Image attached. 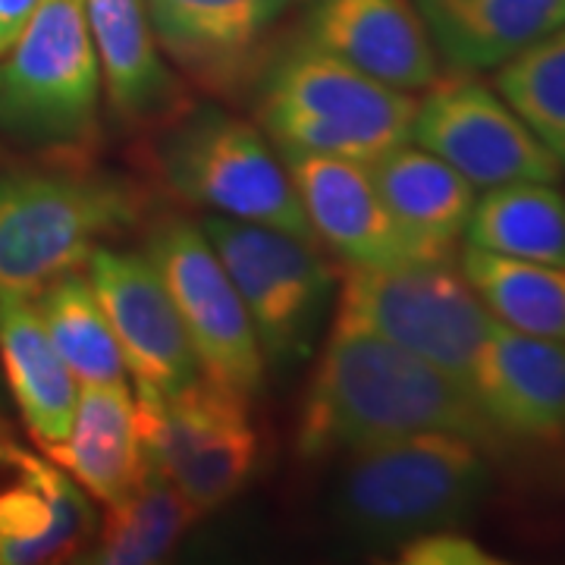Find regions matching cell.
Here are the masks:
<instances>
[{
    "label": "cell",
    "mask_w": 565,
    "mask_h": 565,
    "mask_svg": "<svg viewBox=\"0 0 565 565\" xmlns=\"http://www.w3.org/2000/svg\"><path fill=\"white\" fill-rule=\"evenodd\" d=\"M161 167L167 182L189 202L315 243L289 170H282L255 126L217 107H202L167 136Z\"/></svg>",
    "instance_id": "cell-8"
},
{
    "label": "cell",
    "mask_w": 565,
    "mask_h": 565,
    "mask_svg": "<svg viewBox=\"0 0 565 565\" xmlns=\"http://www.w3.org/2000/svg\"><path fill=\"white\" fill-rule=\"evenodd\" d=\"M427 88L430 92L412 122V139L459 170L471 185L490 189L503 182H556L563 177L559 158L484 82L456 76Z\"/></svg>",
    "instance_id": "cell-11"
},
{
    "label": "cell",
    "mask_w": 565,
    "mask_h": 565,
    "mask_svg": "<svg viewBox=\"0 0 565 565\" xmlns=\"http://www.w3.org/2000/svg\"><path fill=\"white\" fill-rule=\"evenodd\" d=\"M104 505H107V515L98 531V546L92 550L88 563H158L173 550L189 525L202 519L199 509L151 468L120 500Z\"/></svg>",
    "instance_id": "cell-25"
},
{
    "label": "cell",
    "mask_w": 565,
    "mask_h": 565,
    "mask_svg": "<svg viewBox=\"0 0 565 565\" xmlns=\"http://www.w3.org/2000/svg\"><path fill=\"white\" fill-rule=\"evenodd\" d=\"M199 226L243 299L264 359L277 367L305 359L333 286L315 243L226 214H211Z\"/></svg>",
    "instance_id": "cell-9"
},
{
    "label": "cell",
    "mask_w": 565,
    "mask_h": 565,
    "mask_svg": "<svg viewBox=\"0 0 565 565\" xmlns=\"http://www.w3.org/2000/svg\"><path fill=\"white\" fill-rule=\"evenodd\" d=\"M462 236L493 255L565 267V195L553 182L490 185L471 207Z\"/></svg>",
    "instance_id": "cell-23"
},
{
    "label": "cell",
    "mask_w": 565,
    "mask_h": 565,
    "mask_svg": "<svg viewBox=\"0 0 565 565\" xmlns=\"http://www.w3.org/2000/svg\"><path fill=\"white\" fill-rule=\"evenodd\" d=\"M132 405L148 468L177 487L199 515L243 490L258 456L248 396L195 377L173 393L136 386Z\"/></svg>",
    "instance_id": "cell-6"
},
{
    "label": "cell",
    "mask_w": 565,
    "mask_h": 565,
    "mask_svg": "<svg viewBox=\"0 0 565 565\" xmlns=\"http://www.w3.org/2000/svg\"><path fill=\"white\" fill-rule=\"evenodd\" d=\"M148 262L177 305L202 377L233 393L262 390L264 355L252 318L199 223L170 217L148 236Z\"/></svg>",
    "instance_id": "cell-10"
},
{
    "label": "cell",
    "mask_w": 565,
    "mask_h": 565,
    "mask_svg": "<svg viewBox=\"0 0 565 565\" xmlns=\"http://www.w3.org/2000/svg\"><path fill=\"white\" fill-rule=\"evenodd\" d=\"M0 362L35 444L41 449L63 444L76 415L79 381L25 296H0Z\"/></svg>",
    "instance_id": "cell-21"
},
{
    "label": "cell",
    "mask_w": 565,
    "mask_h": 565,
    "mask_svg": "<svg viewBox=\"0 0 565 565\" xmlns=\"http://www.w3.org/2000/svg\"><path fill=\"white\" fill-rule=\"evenodd\" d=\"M367 170L415 258L422 264L449 262L478 202L475 185L437 154L408 145L386 151Z\"/></svg>",
    "instance_id": "cell-18"
},
{
    "label": "cell",
    "mask_w": 565,
    "mask_h": 565,
    "mask_svg": "<svg viewBox=\"0 0 565 565\" xmlns=\"http://www.w3.org/2000/svg\"><path fill=\"white\" fill-rule=\"evenodd\" d=\"M471 393L500 434L565 437V343L527 337L493 318L478 352Z\"/></svg>",
    "instance_id": "cell-16"
},
{
    "label": "cell",
    "mask_w": 565,
    "mask_h": 565,
    "mask_svg": "<svg viewBox=\"0 0 565 565\" xmlns=\"http://www.w3.org/2000/svg\"><path fill=\"white\" fill-rule=\"evenodd\" d=\"M88 280L136 386L173 393L202 374L177 305L148 255H126L98 245L88 258Z\"/></svg>",
    "instance_id": "cell-12"
},
{
    "label": "cell",
    "mask_w": 565,
    "mask_h": 565,
    "mask_svg": "<svg viewBox=\"0 0 565 565\" xmlns=\"http://www.w3.org/2000/svg\"><path fill=\"white\" fill-rule=\"evenodd\" d=\"M418 102L305 41L267 73L262 122L282 154L374 163L408 145Z\"/></svg>",
    "instance_id": "cell-2"
},
{
    "label": "cell",
    "mask_w": 565,
    "mask_h": 565,
    "mask_svg": "<svg viewBox=\"0 0 565 565\" xmlns=\"http://www.w3.org/2000/svg\"><path fill=\"white\" fill-rule=\"evenodd\" d=\"M54 465L95 497L114 503L148 471L136 430V405L122 384H82L70 437L41 449Z\"/></svg>",
    "instance_id": "cell-20"
},
{
    "label": "cell",
    "mask_w": 565,
    "mask_h": 565,
    "mask_svg": "<svg viewBox=\"0 0 565 565\" xmlns=\"http://www.w3.org/2000/svg\"><path fill=\"white\" fill-rule=\"evenodd\" d=\"M490 487L484 446L444 430L352 449L340 519L367 541H403L465 522Z\"/></svg>",
    "instance_id": "cell-3"
},
{
    "label": "cell",
    "mask_w": 565,
    "mask_h": 565,
    "mask_svg": "<svg viewBox=\"0 0 565 565\" xmlns=\"http://www.w3.org/2000/svg\"><path fill=\"white\" fill-rule=\"evenodd\" d=\"M305 35L403 92L440 79L437 51L412 0H305Z\"/></svg>",
    "instance_id": "cell-14"
},
{
    "label": "cell",
    "mask_w": 565,
    "mask_h": 565,
    "mask_svg": "<svg viewBox=\"0 0 565 565\" xmlns=\"http://www.w3.org/2000/svg\"><path fill=\"white\" fill-rule=\"evenodd\" d=\"M39 0H0V57L20 41L22 29L29 25Z\"/></svg>",
    "instance_id": "cell-29"
},
{
    "label": "cell",
    "mask_w": 565,
    "mask_h": 565,
    "mask_svg": "<svg viewBox=\"0 0 565 565\" xmlns=\"http://www.w3.org/2000/svg\"><path fill=\"white\" fill-rule=\"evenodd\" d=\"M497 92L565 167V25L500 63Z\"/></svg>",
    "instance_id": "cell-27"
},
{
    "label": "cell",
    "mask_w": 565,
    "mask_h": 565,
    "mask_svg": "<svg viewBox=\"0 0 565 565\" xmlns=\"http://www.w3.org/2000/svg\"><path fill=\"white\" fill-rule=\"evenodd\" d=\"M493 315L459 270L444 264H349L333 330H362L437 364L471 390Z\"/></svg>",
    "instance_id": "cell-5"
},
{
    "label": "cell",
    "mask_w": 565,
    "mask_h": 565,
    "mask_svg": "<svg viewBox=\"0 0 565 565\" xmlns=\"http://www.w3.org/2000/svg\"><path fill=\"white\" fill-rule=\"evenodd\" d=\"M126 182L82 170L0 173V296H39L79 270L98 239L139 217Z\"/></svg>",
    "instance_id": "cell-4"
},
{
    "label": "cell",
    "mask_w": 565,
    "mask_h": 565,
    "mask_svg": "<svg viewBox=\"0 0 565 565\" xmlns=\"http://www.w3.org/2000/svg\"><path fill=\"white\" fill-rule=\"evenodd\" d=\"M403 563L408 565H490L497 563L493 556H487L475 541H468L465 534H456L449 527L440 531H424L408 537L403 546Z\"/></svg>",
    "instance_id": "cell-28"
},
{
    "label": "cell",
    "mask_w": 565,
    "mask_h": 565,
    "mask_svg": "<svg viewBox=\"0 0 565 565\" xmlns=\"http://www.w3.org/2000/svg\"><path fill=\"white\" fill-rule=\"evenodd\" d=\"M456 73L493 70L565 25V0H412Z\"/></svg>",
    "instance_id": "cell-19"
},
{
    "label": "cell",
    "mask_w": 565,
    "mask_h": 565,
    "mask_svg": "<svg viewBox=\"0 0 565 565\" xmlns=\"http://www.w3.org/2000/svg\"><path fill=\"white\" fill-rule=\"evenodd\" d=\"M173 61L207 85H230L292 0H141Z\"/></svg>",
    "instance_id": "cell-17"
},
{
    "label": "cell",
    "mask_w": 565,
    "mask_h": 565,
    "mask_svg": "<svg viewBox=\"0 0 565 565\" xmlns=\"http://www.w3.org/2000/svg\"><path fill=\"white\" fill-rule=\"evenodd\" d=\"M98 92L85 0H39L0 70V126L39 145L85 141L98 126Z\"/></svg>",
    "instance_id": "cell-7"
},
{
    "label": "cell",
    "mask_w": 565,
    "mask_h": 565,
    "mask_svg": "<svg viewBox=\"0 0 565 565\" xmlns=\"http://www.w3.org/2000/svg\"><path fill=\"white\" fill-rule=\"evenodd\" d=\"M427 430L484 449L503 437L475 393L437 364L362 330H333L305 396L299 452L318 459Z\"/></svg>",
    "instance_id": "cell-1"
},
{
    "label": "cell",
    "mask_w": 565,
    "mask_h": 565,
    "mask_svg": "<svg viewBox=\"0 0 565 565\" xmlns=\"http://www.w3.org/2000/svg\"><path fill=\"white\" fill-rule=\"evenodd\" d=\"M462 277L500 323L527 337L565 343V267L505 258L468 245Z\"/></svg>",
    "instance_id": "cell-24"
},
{
    "label": "cell",
    "mask_w": 565,
    "mask_h": 565,
    "mask_svg": "<svg viewBox=\"0 0 565 565\" xmlns=\"http://www.w3.org/2000/svg\"><path fill=\"white\" fill-rule=\"evenodd\" d=\"M85 17L114 110L145 120L173 102V79L158 54V39L141 0H85Z\"/></svg>",
    "instance_id": "cell-22"
},
{
    "label": "cell",
    "mask_w": 565,
    "mask_h": 565,
    "mask_svg": "<svg viewBox=\"0 0 565 565\" xmlns=\"http://www.w3.org/2000/svg\"><path fill=\"white\" fill-rule=\"evenodd\" d=\"M305 217L340 258L359 267L422 264L390 217L364 163L321 154H282Z\"/></svg>",
    "instance_id": "cell-15"
},
{
    "label": "cell",
    "mask_w": 565,
    "mask_h": 565,
    "mask_svg": "<svg viewBox=\"0 0 565 565\" xmlns=\"http://www.w3.org/2000/svg\"><path fill=\"white\" fill-rule=\"evenodd\" d=\"M95 531L82 487L0 427V565L66 559Z\"/></svg>",
    "instance_id": "cell-13"
},
{
    "label": "cell",
    "mask_w": 565,
    "mask_h": 565,
    "mask_svg": "<svg viewBox=\"0 0 565 565\" xmlns=\"http://www.w3.org/2000/svg\"><path fill=\"white\" fill-rule=\"evenodd\" d=\"M35 308L51 343L79 384L126 381L120 343L88 277H82L79 270L63 274L61 280L41 289Z\"/></svg>",
    "instance_id": "cell-26"
}]
</instances>
